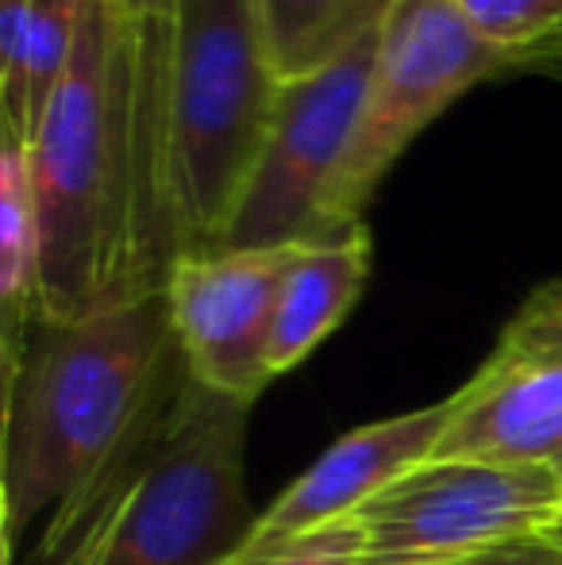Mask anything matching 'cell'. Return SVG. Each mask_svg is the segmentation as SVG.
<instances>
[{"label": "cell", "instance_id": "obj_1", "mask_svg": "<svg viewBox=\"0 0 562 565\" xmlns=\"http://www.w3.org/2000/svg\"><path fill=\"white\" fill-rule=\"evenodd\" d=\"M251 404L181 350L108 458L62 500L28 565H227L247 543Z\"/></svg>", "mask_w": 562, "mask_h": 565}, {"label": "cell", "instance_id": "obj_2", "mask_svg": "<svg viewBox=\"0 0 562 565\" xmlns=\"http://www.w3.org/2000/svg\"><path fill=\"white\" fill-rule=\"evenodd\" d=\"M178 354L170 297L105 308L74 323H35L4 354V554L54 512L124 439Z\"/></svg>", "mask_w": 562, "mask_h": 565}, {"label": "cell", "instance_id": "obj_3", "mask_svg": "<svg viewBox=\"0 0 562 565\" xmlns=\"http://www.w3.org/2000/svg\"><path fill=\"white\" fill-rule=\"evenodd\" d=\"M278 97L255 0H181L170 58V196L181 258L216 250Z\"/></svg>", "mask_w": 562, "mask_h": 565}, {"label": "cell", "instance_id": "obj_4", "mask_svg": "<svg viewBox=\"0 0 562 565\" xmlns=\"http://www.w3.org/2000/svg\"><path fill=\"white\" fill-rule=\"evenodd\" d=\"M509 58L466 20L458 0H393L362 124L324 212L328 238L367 224L362 209L416 135L478 82L505 74Z\"/></svg>", "mask_w": 562, "mask_h": 565}, {"label": "cell", "instance_id": "obj_5", "mask_svg": "<svg viewBox=\"0 0 562 565\" xmlns=\"http://www.w3.org/2000/svg\"><path fill=\"white\" fill-rule=\"evenodd\" d=\"M382 23L331 66L282 85L266 147L216 250H282L328 243V196L362 124Z\"/></svg>", "mask_w": 562, "mask_h": 565}, {"label": "cell", "instance_id": "obj_6", "mask_svg": "<svg viewBox=\"0 0 562 565\" xmlns=\"http://www.w3.org/2000/svg\"><path fill=\"white\" fill-rule=\"evenodd\" d=\"M362 565H447L494 543L555 531L559 466L424 461L354 512Z\"/></svg>", "mask_w": 562, "mask_h": 565}, {"label": "cell", "instance_id": "obj_7", "mask_svg": "<svg viewBox=\"0 0 562 565\" xmlns=\"http://www.w3.org/2000/svg\"><path fill=\"white\" fill-rule=\"evenodd\" d=\"M450 401L435 461L555 466L562 458V277L536 285Z\"/></svg>", "mask_w": 562, "mask_h": 565}, {"label": "cell", "instance_id": "obj_8", "mask_svg": "<svg viewBox=\"0 0 562 565\" xmlns=\"http://www.w3.org/2000/svg\"><path fill=\"white\" fill-rule=\"evenodd\" d=\"M293 254L297 246L178 258L166 285L170 323L189 373L204 388L255 404L274 381L266 347Z\"/></svg>", "mask_w": 562, "mask_h": 565}, {"label": "cell", "instance_id": "obj_9", "mask_svg": "<svg viewBox=\"0 0 562 565\" xmlns=\"http://www.w3.org/2000/svg\"><path fill=\"white\" fill-rule=\"evenodd\" d=\"M447 424L450 401H439L432 408H416L405 416H390L347 431L258 515L247 543L240 546L232 562L255 558V554L271 551L293 535H305L320 523L354 515L401 473L432 461Z\"/></svg>", "mask_w": 562, "mask_h": 565}, {"label": "cell", "instance_id": "obj_10", "mask_svg": "<svg viewBox=\"0 0 562 565\" xmlns=\"http://www.w3.org/2000/svg\"><path fill=\"white\" fill-rule=\"evenodd\" d=\"M370 254H374V243H370L367 224L328 238V243L297 246L289 269H285L271 347H266L274 377L305 362L351 316V308L367 289Z\"/></svg>", "mask_w": 562, "mask_h": 565}, {"label": "cell", "instance_id": "obj_11", "mask_svg": "<svg viewBox=\"0 0 562 565\" xmlns=\"http://www.w3.org/2000/svg\"><path fill=\"white\" fill-rule=\"evenodd\" d=\"M77 20L82 12L35 0L20 46L0 62V142L4 147H35L46 108L74 58Z\"/></svg>", "mask_w": 562, "mask_h": 565}, {"label": "cell", "instance_id": "obj_12", "mask_svg": "<svg viewBox=\"0 0 562 565\" xmlns=\"http://www.w3.org/2000/svg\"><path fill=\"white\" fill-rule=\"evenodd\" d=\"M393 0H255L258 28L282 85L331 66L385 20Z\"/></svg>", "mask_w": 562, "mask_h": 565}, {"label": "cell", "instance_id": "obj_13", "mask_svg": "<svg viewBox=\"0 0 562 565\" xmlns=\"http://www.w3.org/2000/svg\"><path fill=\"white\" fill-rule=\"evenodd\" d=\"M39 274H43V231H39L31 158L23 147L0 142V316H4V354H15L39 320Z\"/></svg>", "mask_w": 562, "mask_h": 565}, {"label": "cell", "instance_id": "obj_14", "mask_svg": "<svg viewBox=\"0 0 562 565\" xmlns=\"http://www.w3.org/2000/svg\"><path fill=\"white\" fill-rule=\"evenodd\" d=\"M458 8L489 43L509 54L562 31V0H458Z\"/></svg>", "mask_w": 562, "mask_h": 565}, {"label": "cell", "instance_id": "obj_15", "mask_svg": "<svg viewBox=\"0 0 562 565\" xmlns=\"http://www.w3.org/2000/svg\"><path fill=\"white\" fill-rule=\"evenodd\" d=\"M227 565H362V527L354 515L320 523V527L293 535L255 558Z\"/></svg>", "mask_w": 562, "mask_h": 565}, {"label": "cell", "instance_id": "obj_16", "mask_svg": "<svg viewBox=\"0 0 562 565\" xmlns=\"http://www.w3.org/2000/svg\"><path fill=\"white\" fill-rule=\"evenodd\" d=\"M447 565H562V539H555V531L505 539V543H494Z\"/></svg>", "mask_w": 562, "mask_h": 565}, {"label": "cell", "instance_id": "obj_17", "mask_svg": "<svg viewBox=\"0 0 562 565\" xmlns=\"http://www.w3.org/2000/svg\"><path fill=\"white\" fill-rule=\"evenodd\" d=\"M505 74H540V77H551V82L562 85V31L551 39H543V43L528 46V51L512 54Z\"/></svg>", "mask_w": 562, "mask_h": 565}, {"label": "cell", "instance_id": "obj_18", "mask_svg": "<svg viewBox=\"0 0 562 565\" xmlns=\"http://www.w3.org/2000/svg\"><path fill=\"white\" fill-rule=\"evenodd\" d=\"M116 8L139 31H173L181 0H116Z\"/></svg>", "mask_w": 562, "mask_h": 565}, {"label": "cell", "instance_id": "obj_19", "mask_svg": "<svg viewBox=\"0 0 562 565\" xmlns=\"http://www.w3.org/2000/svg\"><path fill=\"white\" fill-rule=\"evenodd\" d=\"M51 4H59V8H70V12H85V8H89L93 0H51Z\"/></svg>", "mask_w": 562, "mask_h": 565}, {"label": "cell", "instance_id": "obj_20", "mask_svg": "<svg viewBox=\"0 0 562 565\" xmlns=\"http://www.w3.org/2000/svg\"><path fill=\"white\" fill-rule=\"evenodd\" d=\"M555 539H562V523H559V527H555Z\"/></svg>", "mask_w": 562, "mask_h": 565}, {"label": "cell", "instance_id": "obj_21", "mask_svg": "<svg viewBox=\"0 0 562 565\" xmlns=\"http://www.w3.org/2000/svg\"><path fill=\"white\" fill-rule=\"evenodd\" d=\"M555 466H559V469H562V458H559V461H555Z\"/></svg>", "mask_w": 562, "mask_h": 565}, {"label": "cell", "instance_id": "obj_22", "mask_svg": "<svg viewBox=\"0 0 562 565\" xmlns=\"http://www.w3.org/2000/svg\"><path fill=\"white\" fill-rule=\"evenodd\" d=\"M555 35H559V31H555Z\"/></svg>", "mask_w": 562, "mask_h": 565}, {"label": "cell", "instance_id": "obj_23", "mask_svg": "<svg viewBox=\"0 0 562 565\" xmlns=\"http://www.w3.org/2000/svg\"><path fill=\"white\" fill-rule=\"evenodd\" d=\"M559 523H562V520H559Z\"/></svg>", "mask_w": 562, "mask_h": 565}]
</instances>
